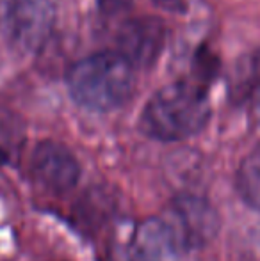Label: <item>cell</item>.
I'll return each instance as SVG.
<instances>
[{
    "label": "cell",
    "instance_id": "1",
    "mask_svg": "<svg viewBox=\"0 0 260 261\" xmlns=\"http://www.w3.org/2000/svg\"><path fill=\"white\" fill-rule=\"evenodd\" d=\"M210 119V101L201 82L178 80L157 91L146 103L141 128L157 141H184L200 134Z\"/></svg>",
    "mask_w": 260,
    "mask_h": 261
},
{
    "label": "cell",
    "instance_id": "2",
    "mask_svg": "<svg viewBox=\"0 0 260 261\" xmlns=\"http://www.w3.org/2000/svg\"><path fill=\"white\" fill-rule=\"evenodd\" d=\"M134 66L116 52H98L80 59L68 71V89L79 105L97 112L122 107L135 87Z\"/></svg>",
    "mask_w": 260,
    "mask_h": 261
},
{
    "label": "cell",
    "instance_id": "3",
    "mask_svg": "<svg viewBox=\"0 0 260 261\" xmlns=\"http://www.w3.org/2000/svg\"><path fill=\"white\" fill-rule=\"evenodd\" d=\"M56 25L52 0H9L2 11V31L21 52H38L46 45Z\"/></svg>",
    "mask_w": 260,
    "mask_h": 261
},
{
    "label": "cell",
    "instance_id": "4",
    "mask_svg": "<svg viewBox=\"0 0 260 261\" xmlns=\"http://www.w3.org/2000/svg\"><path fill=\"white\" fill-rule=\"evenodd\" d=\"M164 219L187 249L208 244L219 231V215L205 197L184 194L171 201Z\"/></svg>",
    "mask_w": 260,
    "mask_h": 261
},
{
    "label": "cell",
    "instance_id": "5",
    "mask_svg": "<svg viewBox=\"0 0 260 261\" xmlns=\"http://www.w3.org/2000/svg\"><path fill=\"white\" fill-rule=\"evenodd\" d=\"M31 176L49 194L73 190L80 178V164L69 148L56 141H43L31 155Z\"/></svg>",
    "mask_w": 260,
    "mask_h": 261
},
{
    "label": "cell",
    "instance_id": "6",
    "mask_svg": "<svg viewBox=\"0 0 260 261\" xmlns=\"http://www.w3.org/2000/svg\"><path fill=\"white\" fill-rule=\"evenodd\" d=\"M166 43L162 21L152 16L129 20L118 34V52L129 59L134 68H150L159 59Z\"/></svg>",
    "mask_w": 260,
    "mask_h": 261
},
{
    "label": "cell",
    "instance_id": "7",
    "mask_svg": "<svg viewBox=\"0 0 260 261\" xmlns=\"http://www.w3.org/2000/svg\"><path fill=\"white\" fill-rule=\"evenodd\" d=\"M185 251L182 242L164 217L141 222L130 240V261H178Z\"/></svg>",
    "mask_w": 260,
    "mask_h": 261
},
{
    "label": "cell",
    "instance_id": "8",
    "mask_svg": "<svg viewBox=\"0 0 260 261\" xmlns=\"http://www.w3.org/2000/svg\"><path fill=\"white\" fill-rule=\"evenodd\" d=\"M237 187L243 199L260 212V149H255L243 160L237 172Z\"/></svg>",
    "mask_w": 260,
    "mask_h": 261
},
{
    "label": "cell",
    "instance_id": "9",
    "mask_svg": "<svg viewBox=\"0 0 260 261\" xmlns=\"http://www.w3.org/2000/svg\"><path fill=\"white\" fill-rule=\"evenodd\" d=\"M98 6L105 14H120L129 9L130 0H98Z\"/></svg>",
    "mask_w": 260,
    "mask_h": 261
},
{
    "label": "cell",
    "instance_id": "10",
    "mask_svg": "<svg viewBox=\"0 0 260 261\" xmlns=\"http://www.w3.org/2000/svg\"><path fill=\"white\" fill-rule=\"evenodd\" d=\"M157 6L164 7L166 11H175V13H182L187 7L185 0H155Z\"/></svg>",
    "mask_w": 260,
    "mask_h": 261
},
{
    "label": "cell",
    "instance_id": "11",
    "mask_svg": "<svg viewBox=\"0 0 260 261\" xmlns=\"http://www.w3.org/2000/svg\"><path fill=\"white\" fill-rule=\"evenodd\" d=\"M253 112H255V119H257L258 126H260V82L255 87V103H253Z\"/></svg>",
    "mask_w": 260,
    "mask_h": 261
}]
</instances>
